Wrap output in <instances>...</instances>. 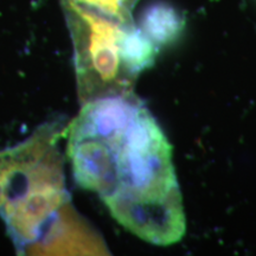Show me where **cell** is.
Instances as JSON below:
<instances>
[{
    "label": "cell",
    "instance_id": "6da1fadb",
    "mask_svg": "<svg viewBox=\"0 0 256 256\" xmlns=\"http://www.w3.org/2000/svg\"><path fill=\"white\" fill-rule=\"evenodd\" d=\"M66 136L75 183L98 194L121 226L156 246L183 238L172 146L134 92L83 104Z\"/></svg>",
    "mask_w": 256,
    "mask_h": 256
},
{
    "label": "cell",
    "instance_id": "7a4b0ae2",
    "mask_svg": "<svg viewBox=\"0 0 256 256\" xmlns=\"http://www.w3.org/2000/svg\"><path fill=\"white\" fill-rule=\"evenodd\" d=\"M74 46L80 104L133 92L139 76L124 55V37L134 20L60 0Z\"/></svg>",
    "mask_w": 256,
    "mask_h": 256
},
{
    "label": "cell",
    "instance_id": "3957f363",
    "mask_svg": "<svg viewBox=\"0 0 256 256\" xmlns=\"http://www.w3.org/2000/svg\"><path fill=\"white\" fill-rule=\"evenodd\" d=\"M63 166L58 148L37 166L26 184L0 209L18 254L28 255L49 224L72 203Z\"/></svg>",
    "mask_w": 256,
    "mask_h": 256
},
{
    "label": "cell",
    "instance_id": "277c9868",
    "mask_svg": "<svg viewBox=\"0 0 256 256\" xmlns=\"http://www.w3.org/2000/svg\"><path fill=\"white\" fill-rule=\"evenodd\" d=\"M66 126L63 119L48 121L22 142L0 150V209L26 184L37 166L60 148Z\"/></svg>",
    "mask_w": 256,
    "mask_h": 256
},
{
    "label": "cell",
    "instance_id": "5b68a950",
    "mask_svg": "<svg viewBox=\"0 0 256 256\" xmlns=\"http://www.w3.org/2000/svg\"><path fill=\"white\" fill-rule=\"evenodd\" d=\"M104 250L83 217L69 203L49 224L28 255H92Z\"/></svg>",
    "mask_w": 256,
    "mask_h": 256
},
{
    "label": "cell",
    "instance_id": "8992f818",
    "mask_svg": "<svg viewBox=\"0 0 256 256\" xmlns=\"http://www.w3.org/2000/svg\"><path fill=\"white\" fill-rule=\"evenodd\" d=\"M139 28L162 49L179 40L185 28V17L168 2H153L142 11Z\"/></svg>",
    "mask_w": 256,
    "mask_h": 256
},
{
    "label": "cell",
    "instance_id": "52a82bcc",
    "mask_svg": "<svg viewBox=\"0 0 256 256\" xmlns=\"http://www.w3.org/2000/svg\"><path fill=\"white\" fill-rule=\"evenodd\" d=\"M70 2L104 12L122 20H134L132 14L139 0H70Z\"/></svg>",
    "mask_w": 256,
    "mask_h": 256
}]
</instances>
